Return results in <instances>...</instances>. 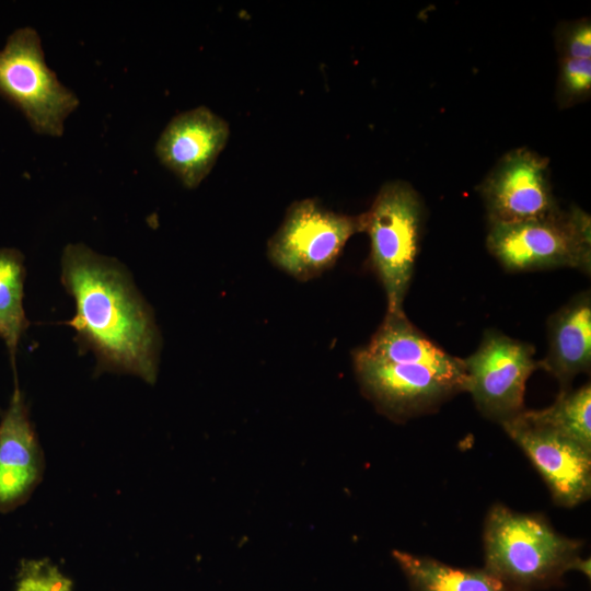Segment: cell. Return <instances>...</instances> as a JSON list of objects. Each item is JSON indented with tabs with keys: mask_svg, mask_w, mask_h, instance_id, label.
Wrapping results in <instances>:
<instances>
[{
	"mask_svg": "<svg viewBox=\"0 0 591 591\" xmlns=\"http://www.w3.org/2000/svg\"><path fill=\"white\" fill-rule=\"evenodd\" d=\"M61 283L76 305L65 324L74 329L79 347L95 356L96 373L132 374L154 384L161 336L128 270L82 243H71L61 256Z\"/></svg>",
	"mask_w": 591,
	"mask_h": 591,
	"instance_id": "obj_1",
	"label": "cell"
},
{
	"mask_svg": "<svg viewBox=\"0 0 591 591\" xmlns=\"http://www.w3.org/2000/svg\"><path fill=\"white\" fill-rule=\"evenodd\" d=\"M483 541L485 569L519 591L558 581L571 571L582 545L559 534L542 515L501 503L489 509Z\"/></svg>",
	"mask_w": 591,
	"mask_h": 591,
	"instance_id": "obj_2",
	"label": "cell"
},
{
	"mask_svg": "<svg viewBox=\"0 0 591 591\" xmlns=\"http://www.w3.org/2000/svg\"><path fill=\"white\" fill-rule=\"evenodd\" d=\"M0 96L35 132L50 137L62 136L66 119L80 104L47 66L40 36L31 26L12 32L0 50Z\"/></svg>",
	"mask_w": 591,
	"mask_h": 591,
	"instance_id": "obj_3",
	"label": "cell"
},
{
	"mask_svg": "<svg viewBox=\"0 0 591 591\" xmlns=\"http://www.w3.org/2000/svg\"><path fill=\"white\" fill-rule=\"evenodd\" d=\"M369 263L386 296L387 311L402 313L418 252L420 204L405 183L385 184L363 213Z\"/></svg>",
	"mask_w": 591,
	"mask_h": 591,
	"instance_id": "obj_4",
	"label": "cell"
},
{
	"mask_svg": "<svg viewBox=\"0 0 591 591\" xmlns=\"http://www.w3.org/2000/svg\"><path fill=\"white\" fill-rule=\"evenodd\" d=\"M487 246L509 270L570 267L589 273L590 218L576 209L524 222L491 223Z\"/></svg>",
	"mask_w": 591,
	"mask_h": 591,
	"instance_id": "obj_5",
	"label": "cell"
},
{
	"mask_svg": "<svg viewBox=\"0 0 591 591\" xmlns=\"http://www.w3.org/2000/svg\"><path fill=\"white\" fill-rule=\"evenodd\" d=\"M363 230V213H337L313 198L297 200L268 241V258L291 277L308 281L332 268L348 240Z\"/></svg>",
	"mask_w": 591,
	"mask_h": 591,
	"instance_id": "obj_6",
	"label": "cell"
},
{
	"mask_svg": "<svg viewBox=\"0 0 591 591\" xmlns=\"http://www.w3.org/2000/svg\"><path fill=\"white\" fill-rule=\"evenodd\" d=\"M535 348L495 331L463 359L470 392L480 413L503 424L524 410L525 384L538 368Z\"/></svg>",
	"mask_w": 591,
	"mask_h": 591,
	"instance_id": "obj_7",
	"label": "cell"
},
{
	"mask_svg": "<svg viewBox=\"0 0 591 591\" xmlns=\"http://www.w3.org/2000/svg\"><path fill=\"white\" fill-rule=\"evenodd\" d=\"M354 368L366 396L392 419H406L463 392L452 379L416 362L386 361L356 349Z\"/></svg>",
	"mask_w": 591,
	"mask_h": 591,
	"instance_id": "obj_8",
	"label": "cell"
},
{
	"mask_svg": "<svg viewBox=\"0 0 591 591\" xmlns=\"http://www.w3.org/2000/svg\"><path fill=\"white\" fill-rule=\"evenodd\" d=\"M501 425L541 474L557 505L572 508L590 498V450L518 417Z\"/></svg>",
	"mask_w": 591,
	"mask_h": 591,
	"instance_id": "obj_9",
	"label": "cell"
},
{
	"mask_svg": "<svg viewBox=\"0 0 591 591\" xmlns=\"http://www.w3.org/2000/svg\"><path fill=\"white\" fill-rule=\"evenodd\" d=\"M230 136L227 120L206 106L174 116L155 143V155L188 189L208 176Z\"/></svg>",
	"mask_w": 591,
	"mask_h": 591,
	"instance_id": "obj_10",
	"label": "cell"
},
{
	"mask_svg": "<svg viewBox=\"0 0 591 591\" xmlns=\"http://www.w3.org/2000/svg\"><path fill=\"white\" fill-rule=\"evenodd\" d=\"M44 472V452L14 376V391L0 420V513L23 506Z\"/></svg>",
	"mask_w": 591,
	"mask_h": 591,
	"instance_id": "obj_11",
	"label": "cell"
},
{
	"mask_svg": "<svg viewBox=\"0 0 591 591\" xmlns=\"http://www.w3.org/2000/svg\"><path fill=\"white\" fill-rule=\"evenodd\" d=\"M491 223H518L557 211L545 176V162L525 150L505 158L484 186Z\"/></svg>",
	"mask_w": 591,
	"mask_h": 591,
	"instance_id": "obj_12",
	"label": "cell"
},
{
	"mask_svg": "<svg viewBox=\"0 0 591 591\" xmlns=\"http://www.w3.org/2000/svg\"><path fill=\"white\" fill-rule=\"evenodd\" d=\"M362 354L386 361H407L425 364L452 379L466 390V371L463 359L453 357L433 344L405 313L386 312L370 341L358 348Z\"/></svg>",
	"mask_w": 591,
	"mask_h": 591,
	"instance_id": "obj_13",
	"label": "cell"
},
{
	"mask_svg": "<svg viewBox=\"0 0 591 591\" xmlns=\"http://www.w3.org/2000/svg\"><path fill=\"white\" fill-rule=\"evenodd\" d=\"M548 352L538 367L549 372L560 391L570 390L573 378L591 366V301L589 293L580 294L548 323Z\"/></svg>",
	"mask_w": 591,
	"mask_h": 591,
	"instance_id": "obj_14",
	"label": "cell"
},
{
	"mask_svg": "<svg viewBox=\"0 0 591 591\" xmlns=\"http://www.w3.org/2000/svg\"><path fill=\"white\" fill-rule=\"evenodd\" d=\"M393 557L412 591H519L485 568L453 567L397 549L393 551Z\"/></svg>",
	"mask_w": 591,
	"mask_h": 591,
	"instance_id": "obj_15",
	"label": "cell"
},
{
	"mask_svg": "<svg viewBox=\"0 0 591 591\" xmlns=\"http://www.w3.org/2000/svg\"><path fill=\"white\" fill-rule=\"evenodd\" d=\"M523 422L549 430L591 451V385L560 391L553 405L540 410H523Z\"/></svg>",
	"mask_w": 591,
	"mask_h": 591,
	"instance_id": "obj_16",
	"label": "cell"
},
{
	"mask_svg": "<svg viewBox=\"0 0 591 591\" xmlns=\"http://www.w3.org/2000/svg\"><path fill=\"white\" fill-rule=\"evenodd\" d=\"M26 269L24 255L13 247H0V338L15 371L20 340L30 326L23 306Z\"/></svg>",
	"mask_w": 591,
	"mask_h": 591,
	"instance_id": "obj_17",
	"label": "cell"
},
{
	"mask_svg": "<svg viewBox=\"0 0 591 591\" xmlns=\"http://www.w3.org/2000/svg\"><path fill=\"white\" fill-rule=\"evenodd\" d=\"M15 591H73V581L49 559H23Z\"/></svg>",
	"mask_w": 591,
	"mask_h": 591,
	"instance_id": "obj_18",
	"label": "cell"
},
{
	"mask_svg": "<svg viewBox=\"0 0 591 591\" xmlns=\"http://www.w3.org/2000/svg\"><path fill=\"white\" fill-rule=\"evenodd\" d=\"M563 78L570 92H587L591 85V59L567 58L563 67Z\"/></svg>",
	"mask_w": 591,
	"mask_h": 591,
	"instance_id": "obj_19",
	"label": "cell"
},
{
	"mask_svg": "<svg viewBox=\"0 0 591 591\" xmlns=\"http://www.w3.org/2000/svg\"><path fill=\"white\" fill-rule=\"evenodd\" d=\"M567 58L591 59V28L589 24L579 26L571 34Z\"/></svg>",
	"mask_w": 591,
	"mask_h": 591,
	"instance_id": "obj_20",
	"label": "cell"
},
{
	"mask_svg": "<svg viewBox=\"0 0 591 591\" xmlns=\"http://www.w3.org/2000/svg\"><path fill=\"white\" fill-rule=\"evenodd\" d=\"M571 570H576L582 573L586 578L590 579L591 576V560L590 558H583L579 556L572 564Z\"/></svg>",
	"mask_w": 591,
	"mask_h": 591,
	"instance_id": "obj_21",
	"label": "cell"
}]
</instances>
